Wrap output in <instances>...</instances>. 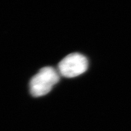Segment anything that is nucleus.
Segmentation results:
<instances>
[{"instance_id": "f03ea898", "label": "nucleus", "mask_w": 131, "mask_h": 131, "mask_svg": "<svg viewBox=\"0 0 131 131\" xmlns=\"http://www.w3.org/2000/svg\"><path fill=\"white\" fill-rule=\"evenodd\" d=\"M88 67L86 57L79 53H72L66 56L58 66L59 72L62 76L73 78L84 73Z\"/></svg>"}, {"instance_id": "f257e3e1", "label": "nucleus", "mask_w": 131, "mask_h": 131, "mask_svg": "<svg viewBox=\"0 0 131 131\" xmlns=\"http://www.w3.org/2000/svg\"><path fill=\"white\" fill-rule=\"evenodd\" d=\"M59 74L51 67H46L40 69L32 78L30 83V92L34 97L47 95L54 85L58 83Z\"/></svg>"}]
</instances>
